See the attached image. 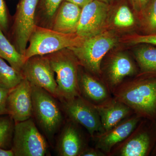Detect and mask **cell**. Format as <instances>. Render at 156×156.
Returning <instances> with one entry per match:
<instances>
[{"mask_svg":"<svg viewBox=\"0 0 156 156\" xmlns=\"http://www.w3.org/2000/svg\"><path fill=\"white\" fill-rule=\"evenodd\" d=\"M116 99L146 119H156V72L142 73L134 80L115 89Z\"/></svg>","mask_w":156,"mask_h":156,"instance_id":"obj_1","label":"cell"},{"mask_svg":"<svg viewBox=\"0 0 156 156\" xmlns=\"http://www.w3.org/2000/svg\"><path fill=\"white\" fill-rule=\"evenodd\" d=\"M57 51L48 56L56 75V97L64 101L80 96L76 58L65 50Z\"/></svg>","mask_w":156,"mask_h":156,"instance_id":"obj_2","label":"cell"},{"mask_svg":"<svg viewBox=\"0 0 156 156\" xmlns=\"http://www.w3.org/2000/svg\"><path fill=\"white\" fill-rule=\"evenodd\" d=\"M118 39L111 32L103 31L83 39L76 46L68 48L78 61L91 72L99 75L101 65L107 53L117 44Z\"/></svg>","mask_w":156,"mask_h":156,"instance_id":"obj_3","label":"cell"},{"mask_svg":"<svg viewBox=\"0 0 156 156\" xmlns=\"http://www.w3.org/2000/svg\"><path fill=\"white\" fill-rule=\"evenodd\" d=\"M83 39L76 34L60 33L36 25L23 56L26 61L33 56L52 54L76 46Z\"/></svg>","mask_w":156,"mask_h":156,"instance_id":"obj_4","label":"cell"},{"mask_svg":"<svg viewBox=\"0 0 156 156\" xmlns=\"http://www.w3.org/2000/svg\"><path fill=\"white\" fill-rule=\"evenodd\" d=\"M31 88L33 114L46 135L52 138L62 123L61 110L53 95L43 88L32 85Z\"/></svg>","mask_w":156,"mask_h":156,"instance_id":"obj_5","label":"cell"},{"mask_svg":"<svg viewBox=\"0 0 156 156\" xmlns=\"http://www.w3.org/2000/svg\"><path fill=\"white\" fill-rule=\"evenodd\" d=\"M11 149L15 156H44L48 145L30 118L15 124Z\"/></svg>","mask_w":156,"mask_h":156,"instance_id":"obj_6","label":"cell"},{"mask_svg":"<svg viewBox=\"0 0 156 156\" xmlns=\"http://www.w3.org/2000/svg\"><path fill=\"white\" fill-rule=\"evenodd\" d=\"M22 72L31 85L43 88L56 97L55 73L48 56H36L29 58L23 65Z\"/></svg>","mask_w":156,"mask_h":156,"instance_id":"obj_7","label":"cell"},{"mask_svg":"<svg viewBox=\"0 0 156 156\" xmlns=\"http://www.w3.org/2000/svg\"><path fill=\"white\" fill-rule=\"evenodd\" d=\"M40 0H20L17 6L14 25L16 49L24 55L27 43L35 27V16Z\"/></svg>","mask_w":156,"mask_h":156,"instance_id":"obj_8","label":"cell"},{"mask_svg":"<svg viewBox=\"0 0 156 156\" xmlns=\"http://www.w3.org/2000/svg\"><path fill=\"white\" fill-rule=\"evenodd\" d=\"M63 102L65 110L70 119L84 127L91 136L103 133L100 117L93 104L80 95Z\"/></svg>","mask_w":156,"mask_h":156,"instance_id":"obj_9","label":"cell"},{"mask_svg":"<svg viewBox=\"0 0 156 156\" xmlns=\"http://www.w3.org/2000/svg\"><path fill=\"white\" fill-rule=\"evenodd\" d=\"M133 135L120 147L122 156H146L152 152L156 144L155 121H143L133 132Z\"/></svg>","mask_w":156,"mask_h":156,"instance_id":"obj_10","label":"cell"},{"mask_svg":"<svg viewBox=\"0 0 156 156\" xmlns=\"http://www.w3.org/2000/svg\"><path fill=\"white\" fill-rule=\"evenodd\" d=\"M108 4L94 0L82 8L76 34L84 38L103 31L108 15Z\"/></svg>","mask_w":156,"mask_h":156,"instance_id":"obj_11","label":"cell"},{"mask_svg":"<svg viewBox=\"0 0 156 156\" xmlns=\"http://www.w3.org/2000/svg\"><path fill=\"white\" fill-rule=\"evenodd\" d=\"M7 106L8 114L16 123L31 118L33 115L31 85L25 78L9 91Z\"/></svg>","mask_w":156,"mask_h":156,"instance_id":"obj_12","label":"cell"},{"mask_svg":"<svg viewBox=\"0 0 156 156\" xmlns=\"http://www.w3.org/2000/svg\"><path fill=\"white\" fill-rule=\"evenodd\" d=\"M141 117L136 115L120 122L109 131L99 134L97 148L108 153L115 145L126 140L136 129Z\"/></svg>","mask_w":156,"mask_h":156,"instance_id":"obj_13","label":"cell"},{"mask_svg":"<svg viewBox=\"0 0 156 156\" xmlns=\"http://www.w3.org/2000/svg\"><path fill=\"white\" fill-rule=\"evenodd\" d=\"M93 105L100 117L104 132L109 131L116 126L133 111L117 99L109 100L99 105Z\"/></svg>","mask_w":156,"mask_h":156,"instance_id":"obj_14","label":"cell"},{"mask_svg":"<svg viewBox=\"0 0 156 156\" xmlns=\"http://www.w3.org/2000/svg\"><path fill=\"white\" fill-rule=\"evenodd\" d=\"M58 10L51 29L60 33L76 34L82 9L73 3L64 1Z\"/></svg>","mask_w":156,"mask_h":156,"instance_id":"obj_15","label":"cell"},{"mask_svg":"<svg viewBox=\"0 0 156 156\" xmlns=\"http://www.w3.org/2000/svg\"><path fill=\"white\" fill-rule=\"evenodd\" d=\"M136 72L134 62L128 55L122 53L115 54L107 67V79L110 88L115 89L126 77L134 75Z\"/></svg>","mask_w":156,"mask_h":156,"instance_id":"obj_16","label":"cell"},{"mask_svg":"<svg viewBox=\"0 0 156 156\" xmlns=\"http://www.w3.org/2000/svg\"><path fill=\"white\" fill-rule=\"evenodd\" d=\"M80 92L86 99L94 105H99L109 100L107 88L102 83L87 73L79 76Z\"/></svg>","mask_w":156,"mask_h":156,"instance_id":"obj_17","label":"cell"},{"mask_svg":"<svg viewBox=\"0 0 156 156\" xmlns=\"http://www.w3.org/2000/svg\"><path fill=\"white\" fill-rule=\"evenodd\" d=\"M84 149L82 136L78 129L72 123L67 124L59 137L58 145V155L80 156Z\"/></svg>","mask_w":156,"mask_h":156,"instance_id":"obj_18","label":"cell"},{"mask_svg":"<svg viewBox=\"0 0 156 156\" xmlns=\"http://www.w3.org/2000/svg\"><path fill=\"white\" fill-rule=\"evenodd\" d=\"M0 57L9 62L15 69L22 72L26 60L24 56L18 52L6 37L0 27Z\"/></svg>","mask_w":156,"mask_h":156,"instance_id":"obj_19","label":"cell"},{"mask_svg":"<svg viewBox=\"0 0 156 156\" xmlns=\"http://www.w3.org/2000/svg\"><path fill=\"white\" fill-rule=\"evenodd\" d=\"M146 44L136 49L135 58L142 73L156 72V47Z\"/></svg>","mask_w":156,"mask_h":156,"instance_id":"obj_20","label":"cell"},{"mask_svg":"<svg viewBox=\"0 0 156 156\" xmlns=\"http://www.w3.org/2000/svg\"><path fill=\"white\" fill-rule=\"evenodd\" d=\"M24 79L22 72L9 65L0 57V88L11 90Z\"/></svg>","mask_w":156,"mask_h":156,"instance_id":"obj_21","label":"cell"},{"mask_svg":"<svg viewBox=\"0 0 156 156\" xmlns=\"http://www.w3.org/2000/svg\"><path fill=\"white\" fill-rule=\"evenodd\" d=\"M141 16L143 28L147 35L156 34V0L150 1Z\"/></svg>","mask_w":156,"mask_h":156,"instance_id":"obj_22","label":"cell"},{"mask_svg":"<svg viewBox=\"0 0 156 156\" xmlns=\"http://www.w3.org/2000/svg\"><path fill=\"white\" fill-rule=\"evenodd\" d=\"M13 121L10 115H0V147L7 149L9 146L12 145L14 128Z\"/></svg>","mask_w":156,"mask_h":156,"instance_id":"obj_23","label":"cell"},{"mask_svg":"<svg viewBox=\"0 0 156 156\" xmlns=\"http://www.w3.org/2000/svg\"><path fill=\"white\" fill-rule=\"evenodd\" d=\"M113 22L118 28H129L134 26L135 18L130 8L126 5H122L115 11Z\"/></svg>","mask_w":156,"mask_h":156,"instance_id":"obj_24","label":"cell"},{"mask_svg":"<svg viewBox=\"0 0 156 156\" xmlns=\"http://www.w3.org/2000/svg\"><path fill=\"white\" fill-rule=\"evenodd\" d=\"M40 6L44 14L48 18H52L63 0H40Z\"/></svg>","mask_w":156,"mask_h":156,"instance_id":"obj_25","label":"cell"},{"mask_svg":"<svg viewBox=\"0 0 156 156\" xmlns=\"http://www.w3.org/2000/svg\"><path fill=\"white\" fill-rule=\"evenodd\" d=\"M129 43L133 44H149L156 46V34L146 35H135L130 39Z\"/></svg>","mask_w":156,"mask_h":156,"instance_id":"obj_26","label":"cell"},{"mask_svg":"<svg viewBox=\"0 0 156 156\" xmlns=\"http://www.w3.org/2000/svg\"><path fill=\"white\" fill-rule=\"evenodd\" d=\"M8 17L5 4L4 0H0V27L3 31L8 28Z\"/></svg>","mask_w":156,"mask_h":156,"instance_id":"obj_27","label":"cell"},{"mask_svg":"<svg viewBox=\"0 0 156 156\" xmlns=\"http://www.w3.org/2000/svg\"><path fill=\"white\" fill-rule=\"evenodd\" d=\"M9 91L0 88V115L8 114L7 103Z\"/></svg>","mask_w":156,"mask_h":156,"instance_id":"obj_28","label":"cell"},{"mask_svg":"<svg viewBox=\"0 0 156 156\" xmlns=\"http://www.w3.org/2000/svg\"><path fill=\"white\" fill-rule=\"evenodd\" d=\"M133 9L137 13L142 15L146 7L150 0H130Z\"/></svg>","mask_w":156,"mask_h":156,"instance_id":"obj_29","label":"cell"},{"mask_svg":"<svg viewBox=\"0 0 156 156\" xmlns=\"http://www.w3.org/2000/svg\"><path fill=\"white\" fill-rule=\"evenodd\" d=\"M100 150L96 148H84L80 154V156H103L105 154L101 151Z\"/></svg>","mask_w":156,"mask_h":156,"instance_id":"obj_30","label":"cell"},{"mask_svg":"<svg viewBox=\"0 0 156 156\" xmlns=\"http://www.w3.org/2000/svg\"><path fill=\"white\" fill-rule=\"evenodd\" d=\"M76 5L82 9L94 0H64Z\"/></svg>","mask_w":156,"mask_h":156,"instance_id":"obj_31","label":"cell"},{"mask_svg":"<svg viewBox=\"0 0 156 156\" xmlns=\"http://www.w3.org/2000/svg\"><path fill=\"white\" fill-rule=\"evenodd\" d=\"M14 152L12 149H6L0 147V156H14Z\"/></svg>","mask_w":156,"mask_h":156,"instance_id":"obj_32","label":"cell"},{"mask_svg":"<svg viewBox=\"0 0 156 156\" xmlns=\"http://www.w3.org/2000/svg\"><path fill=\"white\" fill-rule=\"evenodd\" d=\"M99 1H101V2H103L108 4L109 3H110L112 0H99Z\"/></svg>","mask_w":156,"mask_h":156,"instance_id":"obj_33","label":"cell"},{"mask_svg":"<svg viewBox=\"0 0 156 156\" xmlns=\"http://www.w3.org/2000/svg\"><path fill=\"white\" fill-rule=\"evenodd\" d=\"M152 154L154 155H156V144L154 147L153 150L152 151Z\"/></svg>","mask_w":156,"mask_h":156,"instance_id":"obj_34","label":"cell"},{"mask_svg":"<svg viewBox=\"0 0 156 156\" xmlns=\"http://www.w3.org/2000/svg\"><path fill=\"white\" fill-rule=\"evenodd\" d=\"M155 124H156V119L155 120Z\"/></svg>","mask_w":156,"mask_h":156,"instance_id":"obj_35","label":"cell"}]
</instances>
